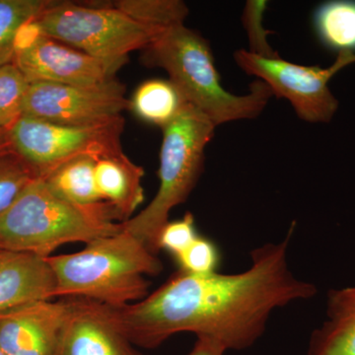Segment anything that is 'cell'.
Wrapping results in <instances>:
<instances>
[{
  "instance_id": "cell-8",
  "label": "cell",
  "mask_w": 355,
  "mask_h": 355,
  "mask_svg": "<svg viewBox=\"0 0 355 355\" xmlns=\"http://www.w3.org/2000/svg\"><path fill=\"white\" fill-rule=\"evenodd\" d=\"M234 60L245 73L265 83L273 96L291 103L299 119L306 123H328L338 109L329 83L340 70L354 64L355 53H338L329 67L294 64L279 55L260 57L245 50L236 51Z\"/></svg>"
},
{
  "instance_id": "cell-3",
  "label": "cell",
  "mask_w": 355,
  "mask_h": 355,
  "mask_svg": "<svg viewBox=\"0 0 355 355\" xmlns=\"http://www.w3.org/2000/svg\"><path fill=\"white\" fill-rule=\"evenodd\" d=\"M144 53L151 67L167 72L184 102L205 114L216 127L242 120H253L263 113L272 92L257 79L245 95L226 90L217 71L209 42L184 24L161 34Z\"/></svg>"
},
{
  "instance_id": "cell-17",
  "label": "cell",
  "mask_w": 355,
  "mask_h": 355,
  "mask_svg": "<svg viewBox=\"0 0 355 355\" xmlns=\"http://www.w3.org/2000/svg\"><path fill=\"white\" fill-rule=\"evenodd\" d=\"M130 101V109L139 119L161 130L176 118L186 104L169 79H151L140 84Z\"/></svg>"
},
{
  "instance_id": "cell-28",
  "label": "cell",
  "mask_w": 355,
  "mask_h": 355,
  "mask_svg": "<svg viewBox=\"0 0 355 355\" xmlns=\"http://www.w3.org/2000/svg\"><path fill=\"white\" fill-rule=\"evenodd\" d=\"M0 355H6V354H4L3 352H2L1 349H0Z\"/></svg>"
},
{
  "instance_id": "cell-11",
  "label": "cell",
  "mask_w": 355,
  "mask_h": 355,
  "mask_svg": "<svg viewBox=\"0 0 355 355\" xmlns=\"http://www.w3.org/2000/svg\"><path fill=\"white\" fill-rule=\"evenodd\" d=\"M65 298L69 309L55 355H144L121 331L111 306Z\"/></svg>"
},
{
  "instance_id": "cell-12",
  "label": "cell",
  "mask_w": 355,
  "mask_h": 355,
  "mask_svg": "<svg viewBox=\"0 0 355 355\" xmlns=\"http://www.w3.org/2000/svg\"><path fill=\"white\" fill-rule=\"evenodd\" d=\"M67 309L62 298L0 313V349L6 355H55Z\"/></svg>"
},
{
  "instance_id": "cell-29",
  "label": "cell",
  "mask_w": 355,
  "mask_h": 355,
  "mask_svg": "<svg viewBox=\"0 0 355 355\" xmlns=\"http://www.w3.org/2000/svg\"><path fill=\"white\" fill-rule=\"evenodd\" d=\"M2 249H0V251H1Z\"/></svg>"
},
{
  "instance_id": "cell-27",
  "label": "cell",
  "mask_w": 355,
  "mask_h": 355,
  "mask_svg": "<svg viewBox=\"0 0 355 355\" xmlns=\"http://www.w3.org/2000/svg\"><path fill=\"white\" fill-rule=\"evenodd\" d=\"M9 153H12V150H11L8 133H7L6 130L0 128V156L6 155V154Z\"/></svg>"
},
{
  "instance_id": "cell-19",
  "label": "cell",
  "mask_w": 355,
  "mask_h": 355,
  "mask_svg": "<svg viewBox=\"0 0 355 355\" xmlns=\"http://www.w3.org/2000/svg\"><path fill=\"white\" fill-rule=\"evenodd\" d=\"M51 0H0V65L13 62L21 28L36 20Z\"/></svg>"
},
{
  "instance_id": "cell-5",
  "label": "cell",
  "mask_w": 355,
  "mask_h": 355,
  "mask_svg": "<svg viewBox=\"0 0 355 355\" xmlns=\"http://www.w3.org/2000/svg\"><path fill=\"white\" fill-rule=\"evenodd\" d=\"M216 125L191 105L183 108L166 127L159 167V189L150 203L130 220L123 230L139 239L153 254L159 253L161 230L170 212L190 197L205 170V149L214 137Z\"/></svg>"
},
{
  "instance_id": "cell-7",
  "label": "cell",
  "mask_w": 355,
  "mask_h": 355,
  "mask_svg": "<svg viewBox=\"0 0 355 355\" xmlns=\"http://www.w3.org/2000/svg\"><path fill=\"white\" fill-rule=\"evenodd\" d=\"M123 118L92 127H73L22 116L7 130L11 150L37 178L48 177L60 166L79 157L97 161L123 153Z\"/></svg>"
},
{
  "instance_id": "cell-10",
  "label": "cell",
  "mask_w": 355,
  "mask_h": 355,
  "mask_svg": "<svg viewBox=\"0 0 355 355\" xmlns=\"http://www.w3.org/2000/svg\"><path fill=\"white\" fill-rule=\"evenodd\" d=\"M13 62L30 83L96 86L116 79L127 60L92 57L44 35L32 46L16 51Z\"/></svg>"
},
{
  "instance_id": "cell-23",
  "label": "cell",
  "mask_w": 355,
  "mask_h": 355,
  "mask_svg": "<svg viewBox=\"0 0 355 355\" xmlns=\"http://www.w3.org/2000/svg\"><path fill=\"white\" fill-rule=\"evenodd\" d=\"M220 259V253L216 243L198 236L190 247L184 250L175 260L182 272L191 275H207L217 272Z\"/></svg>"
},
{
  "instance_id": "cell-13",
  "label": "cell",
  "mask_w": 355,
  "mask_h": 355,
  "mask_svg": "<svg viewBox=\"0 0 355 355\" xmlns=\"http://www.w3.org/2000/svg\"><path fill=\"white\" fill-rule=\"evenodd\" d=\"M55 273L46 258L0 251V313L55 297Z\"/></svg>"
},
{
  "instance_id": "cell-22",
  "label": "cell",
  "mask_w": 355,
  "mask_h": 355,
  "mask_svg": "<svg viewBox=\"0 0 355 355\" xmlns=\"http://www.w3.org/2000/svg\"><path fill=\"white\" fill-rule=\"evenodd\" d=\"M36 178L13 151L0 156V216Z\"/></svg>"
},
{
  "instance_id": "cell-16",
  "label": "cell",
  "mask_w": 355,
  "mask_h": 355,
  "mask_svg": "<svg viewBox=\"0 0 355 355\" xmlns=\"http://www.w3.org/2000/svg\"><path fill=\"white\" fill-rule=\"evenodd\" d=\"M313 28L327 50L355 53V0H330L313 13Z\"/></svg>"
},
{
  "instance_id": "cell-1",
  "label": "cell",
  "mask_w": 355,
  "mask_h": 355,
  "mask_svg": "<svg viewBox=\"0 0 355 355\" xmlns=\"http://www.w3.org/2000/svg\"><path fill=\"white\" fill-rule=\"evenodd\" d=\"M295 224L282 241L251 252V265L235 275L179 272L146 297L112 307L121 331L135 347L156 349L180 333L216 340L226 350L253 347L270 315L316 295L314 284L299 279L288 265Z\"/></svg>"
},
{
  "instance_id": "cell-24",
  "label": "cell",
  "mask_w": 355,
  "mask_h": 355,
  "mask_svg": "<svg viewBox=\"0 0 355 355\" xmlns=\"http://www.w3.org/2000/svg\"><path fill=\"white\" fill-rule=\"evenodd\" d=\"M266 1H247L243 12L242 22L244 29L246 30L248 39H249L250 53L263 58L279 57L268 41L270 31L265 29L263 25V16L265 13Z\"/></svg>"
},
{
  "instance_id": "cell-2",
  "label": "cell",
  "mask_w": 355,
  "mask_h": 355,
  "mask_svg": "<svg viewBox=\"0 0 355 355\" xmlns=\"http://www.w3.org/2000/svg\"><path fill=\"white\" fill-rule=\"evenodd\" d=\"M55 273V297H81L123 307L148 295L146 275L155 277L163 263L127 231L100 238L77 253L46 258Z\"/></svg>"
},
{
  "instance_id": "cell-9",
  "label": "cell",
  "mask_w": 355,
  "mask_h": 355,
  "mask_svg": "<svg viewBox=\"0 0 355 355\" xmlns=\"http://www.w3.org/2000/svg\"><path fill=\"white\" fill-rule=\"evenodd\" d=\"M125 86L118 79L96 86L30 83L23 116L73 127L105 125L130 108Z\"/></svg>"
},
{
  "instance_id": "cell-14",
  "label": "cell",
  "mask_w": 355,
  "mask_h": 355,
  "mask_svg": "<svg viewBox=\"0 0 355 355\" xmlns=\"http://www.w3.org/2000/svg\"><path fill=\"white\" fill-rule=\"evenodd\" d=\"M144 168L125 153L95 162L96 189L100 198L114 207L121 222L130 220L144 200Z\"/></svg>"
},
{
  "instance_id": "cell-25",
  "label": "cell",
  "mask_w": 355,
  "mask_h": 355,
  "mask_svg": "<svg viewBox=\"0 0 355 355\" xmlns=\"http://www.w3.org/2000/svg\"><path fill=\"white\" fill-rule=\"evenodd\" d=\"M198 236L195 217L191 212H187L181 219L168 221L161 230L158 239L159 251L164 250L176 259Z\"/></svg>"
},
{
  "instance_id": "cell-18",
  "label": "cell",
  "mask_w": 355,
  "mask_h": 355,
  "mask_svg": "<svg viewBox=\"0 0 355 355\" xmlns=\"http://www.w3.org/2000/svg\"><path fill=\"white\" fill-rule=\"evenodd\" d=\"M96 160L79 157L60 166L44 181L55 195L79 205H92L102 202L96 189Z\"/></svg>"
},
{
  "instance_id": "cell-20",
  "label": "cell",
  "mask_w": 355,
  "mask_h": 355,
  "mask_svg": "<svg viewBox=\"0 0 355 355\" xmlns=\"http://www.w3.org/2000/svg\"><path fill=\"white\" fill-rule=\"evenodd\" d=\"M111 6L130 19L161 32L184 24L190 13L181 0H118Z\"/></svg>"
},
{
  "instance_id": "cell-6",
  "label": "cell",
  "mask_w": 355,
  "mask_h": 355,
  "mask_svg": "<svg viewBox=\"0 0 355 355\" xmlns=\"http://www.w3.org/2000/svg\"><path fill=\"white\" fill-rule=\"evenodd\" d=\"M35 21L44 36L109 60H128V53L146 50L164 33L130 19L112 6L53 1Z\"/></svg>"
},
{
  "instance_id": "cell-26",
  "label": "cell",
  "mask_w": 355,
  "mask_h": 355,
  "mask_svg": "<svg viewBox=\"0 0 355 355\" xmlns=\"http://www.w3.org/2000/svg\"><path fill=\"white\" fill-rule=\"evenodd\" d=\"M226 352L225 347L216 340L209 338H197V342L188 355H225Z\"/></svg>"
},
{
  "instance_id": "cell-21",
  "label": "cell",
  "mask_w": 355,
  "mask_h": 355,
  "mask_svg": "<svg viewBox=\"0 0 355 355\" xmlns=\"http://www.w3.org/2000/svg\"><path fill=\"white\" fill-rule=\"evenodd\" d=\"M30 83L14 62L0 65V128L8 130L23 116Z\"/></svg>"
},
{
  "instance_id": "cell-4",
  "label": "cell",
  "mask_w": 355,
  "mask_h": 355,
  "mask_svg": "<svg viewBox=\"0 0 355 355\" xmlns=\"http://www.w3.org/2000/svg\"><path fill=\"white\" fill-rule=\"evenodd\" d=\"M123 230L110 203L74 205L36 178L0 216V249L49 258L64 245L88 244Z\"/></svg>"
},
{
  "instance_id": "cell-15",
  "label": "cell",
  "mask_w": 355,
  "mask_h": 355,
  "mask_svg": "<svg viewBox=\"0 0 355 355\" xmlns=\"http://www.w3.org/2000/svg\"><path fill=\"white\" fill-rule=\"evenodd\" d=\"M307 355H355V286L328 292L326 320L313 331Z\"/></svg>"
}]
</instances>
